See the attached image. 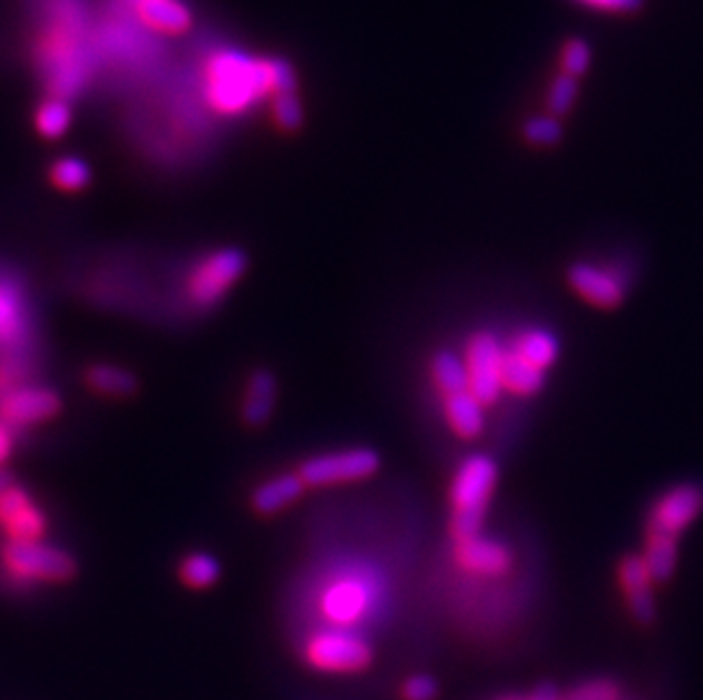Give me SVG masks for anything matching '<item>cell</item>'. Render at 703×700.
Returning a JSON list of instances; mask_svg holds the SVG:
<instances>
[{
    "label": "cell",
    "mask_w": 703,
    "mask_h": 700,
    "mask_svg": "<svg viewBox=\"0 0 703 700\" xmlns=\"http://www.w3.org/2000/svg\"><path fill=\"white\" fill-rule=\"evenodd\" d=\"M274 91V62L219 52L207 67V100L219 112L237 115Z\"/></svg>",
    "instance_id": "2"
},
{
    "label": "cell",
    "mask_w": 703,
    "mask_h": 700,
    "mask_svg": "<svg viewBox=\"0 0 703 700\" xmlns=\"http://www.w3.org/2000/svg\"><path fill=\"white\" fill-rule=\"evenodd\" d=\"M676 558H678V540L672 536H661V534H646L644 536V551L642 560L652 573L654 582H665L672 578L676 569Z\"/></svg>",
    "instance_id": "23"
},
{
    "label": "cell",
    "mask_w": 703,
    "mask_h": 700,
    "mask_svg": "<svg viewBox=\"0 0 703 700\" xmlns=\"http://www.w3.org/2000/svg\"><path fill=\"white\" fill-rule=\"evenodd\" d=\"M508 348L545 373L556 364V359L560 355V344H558L556 335L551 331H545V328L521 331L519 335L512 337Z\"/></svg>",
    "instance_id": "17"
},
{
    "label": "cell",
    "mask_w": 703,
    "mask_h": 700,
    "mask_svg": "<svg viewBox=\"0 0 703 700\" xmlns=\"http://www.w3.org/2000/svg\"><path fill=\"white\" fill-rule=\"evenodd\" d=\"M430 378L442 398L467 392V368L462 362V355H456L451 351H442L430 362Z\"/></svg>",
    "instance_id": "22"
},
{
    "label": "cell",
    "mask_w": 703,
    "mask_h": 700,
    "mask_svg": "<svg viewBox=\"0 0 703 700\" xmlns=\"http://www.w3.org/2000/svg\"><path fill=\"white\" fill-rule=\"evenodd\" d=\"M246 268V257L237 248L216 250L205 257L189 278L187 292L196 307H212L240 280Z\"/></svg>",
    "instance_id": "8"
},
{
    "label": "cell",
    "mask_w": 703,
    "mask_h": 700,
    "mask_svg": "<svg viewBox=\"0 0 703 700\" xmlns=\"http://www.w3.org/2000/svg\"><path fill=\"white\" fill-rule=\"evenodd\" d=\"M381 466V460L369 448H349L338 453H326L307 460L299 475L305 487H331V484L358 482L373 475Z\"/></svg>",
    "instance_id": "7"
},
{
    "label": "cell",
    "mask_w": 703,
    "mask_h": 700,
    "mask_svg": "<svg viewBox=\"0 0 703 700\" xmlns=\"http://www.w3.org/2000/svg\"><path fill=\"white\" fill-rule=\"evenodd\" d=\"M619 586L624 591V599L628 605L631 617L637 623H652L656 617V601H654V578L648 573L642 555H626L617 569Z\"/></svg>",
    "instance_id": "13"
},
{
    "label": "cell",
    "mask_w": 703,
    "mask_h": 700,
    "mask_svg": "<svg viewBox=\"0 0 703 700\" xmlns=\"http://www.w3.org/2000/svg\"><path fill=\"white\" fill-rule=\"evenodd\" d=\"M545 371L535 368L519 355H515L506 344L504 355V392L515 396H533L545 387Z\"/></svg>",
    "instance_id": "21"
},
{
    "label": "cell",
    "mask_w": 703,
    "mask_h": 700,
    "mask_svg": "<svg viewBox=\"0 0 703 700\" xmlns=\"http://www.w3.org/2000/svg\"><path fill=\"white\" fill-rule=\"evenodd\" d=\"M578 98V82L576 78H569L560 73L554 78V82L547 89V107L551 117H565Z\"/></svg>",
    "instance_id": "26"
},
{
    "label": "cell",
    "mask_w": 703,
    "mask_h": 700,
    "mask_svg": "<svg viewBox=\"0 0 703 700\" xmlns=\"http://www.w3.org/2000/svg\"><path fill=\"white\" fill-rule=\"evenodd\" d=\"M526 700H560V693L554 687H539L533 696H528Z\"/></svg>",
    "instance_id": "36"
},
{
    "label": "cell",
    "mask_w": 703,
    "mask_h": 700,
    "mask_svg": "<svg viewBox=\"0 0 703 700\" xmlns=\"http://www.w3.org/2000/svg\"><path fill=\"white\" fill-rule=\"evenodd\" d=\"M560 700H622V689L613 680H587L572 687Z\"/></svg>",
    "instance_id": "30"
},
{
    "label": "cell",
    "mask_w": 703,
    "mask_h": 700,
    "mask_svg": "<svg viewBox=\"0 0 703 700\" xmlns=\"http://www.w3.org/2000/svg\"><path fill=\"white\" fill-rule=\"evenodd\" d=\"M385 589L383 573L375 566L349 562L323 580L316 594V608L331 628L355 630L381 610Z\"/></svg>",
    "instance_id": "1"
},
{
    "label": "cell",
    "mask_w": 703,
    "mask_h": 700,
    "mask_svg": "<svg viewBox=\"0 0 703 700\" xmlns=\"http://www.w3.org/2000/svg\"><path fill=\"white\" fill-rule=\"evenodd\" d=\"M0 525L6 528L10 542H41L48 530L46 514L32 503L23 487H10L0 496Z\"/></svg>",
    "instance_id": "11"
},
{
    "label": "cell",
    "mask_w": 703,
    "mask_h": 700,
    "mask_svg": "<svg viewBox=\"0 0 703 700\" xmlns=\"http://www.w3.org/2000/svg\"><path fill=\"white\" fill-rule=\"evenodd\" d=\"M499 469L488 455H469L456 471L451 484V536L453 542L480 534L490 507Z\"/></svg>",
    "instance_id": "3"
},
{
    "label": "cell",
    "mask_w": 703,
    "mask_h": 700,
    "mask_svg": "<svg viewBox=\"0 0 703 700\" xmlns=\"http://www.w3.org/2000/svg\"><path fill=\"white\" fill-rule=\"evenodd\" d=\"M438 693V682L430 676H412L403 684L406 700H432Z\"/></svg>",
    "instance_id": "34"
},
{
    "label": "cell",
    "mask_w": 703,
    "mask_h": 700,
    "mask_svg": "<svg viewBox=\"0 0 703 700\" xmlns=\"http://www.w3.org/2000/svg\"><path fill=\"white\" fill-rule=\"evenodd\" d=\"M453 558H456V564L465 573H471L478 578H499L512 564L510 551L497 540H490V536H482V534L456 542Z\"/></svg>",
    "instance_id": "14"
},
{
    "label": "cell",
    "mask_w": 703,
    "mask_h": 700,
    "mask_svg": "<svg viewBox=\"0 0 703 700\" xmlns=\"http://www.w3.org/2000/svg\"><path fill=\"white\" fill-rule=\"evenodd\" d=\"M12 448H14L12 427L3 418H0V464H3L12 455Z\"/></svg>",
    "instance_id": "35"
},
{
    "label": "cell",
    "mask_w": 703,
    "mask_h": 700,
    "mask_svg": "<svg viewBox=\"0 0 703 700\" xmlns=\"http://www.w3.org/2000/svg\"><path fill=\"white\" fill-rule=\"evenodd\" d=\"M87 385L105 396H130L137 390V381L119 366L96 364L87 371Z\"/></svg>",
    "instance_id": "24"
},
{
    "label": "cell",
    "mask_w": 703,
    "mask_h": 700,
    "mask_svg": "<svg viewBox=\"0 0 703 700\" xmlns=\"http://www.w3.org/2000/svg\"><path fill=\"white\" fill-rule=\"evenodd\" d=\"M274 117H276L279 126L285 128V130H294V128L301 126L303 110H301V102L296 100L294 93L276 96V100H274Z\"/></svg>",
    "instance_id": "32"
},
{
    "label": "cell",
    "mask_w": 703,
    "mask_h": 700,
    "mask_svg": "<svg viewBox=\"0 0 703 700\" xmlns=\"http://www.w3.org/2000/svg\"><path fill=\"white\" fill-rule=\"evenodd\" d=\"M60 396L46 387H12L0 396V418L10 427L37 425L60 412Z\"/></svg>",
    "instance_id": "12"
},
{
    "label": "cell",
    "mask_w": 703,
    "mask_h": 700,
    "mask_svg": "<svg viewBox=\"0 0 703 700\" xmlns=\"http://www.w3.org/2000/svg\"><path fill=\"white\" fill-rule=\"evenodd\" d=\"M592 62V50L583 39H569L560 48V73L576 78L587 71Z\"/></svg>",
    "instance_id": "29"
},
{
    "label": "cell",
    "mask_w": 703,
    "mask_h": 700,
    "mask_svg": "<svg viewBox=\"0 0 703 700\" xmlns=\"http://www.w3.org/2000/svg\"><path fill=\"white\" fill-rule=\"evenodd\" d=\"M10 484H12L10 475H8L6 471H0V496H3V494H6V490L10 487Z\"/></svg>",
    "instance_id": "37"
},
{
    "label": "cell",
    "mask_w": 703,
    "mask_h": 700,
    "mask_svg": "<svg viewBox=\"0 0 703 700\" xmlns=\"http://www.w3.org/2000/svg\"><path fill=\"white\" fill-rule=\"evenodd\" d=\"M305 660L316 671L358 673L371 664L373 651L355 630L329 625L307 637Z\"/></svg>",
    "instance_id": "4"
},
{
    "label": "cell",
    "mask_w": 703,
    "mask_h": 700,
    "mask_svg": "<svg viewBox=\"0 0 703 700\" xmlns=\"http://www.w3.org/2000/svg\"><path fill=\"white\" fill-rule=\"evenodd\" d=\"M276 381L272 373L257 371L251 375L244 396V418L248 425H262L274 412Z\"/></svg>",
    "instance_id": "20"
},
{
    "label": "cell",
    "mask_w": 703,
    "mask_h": 700,
    "mask_svg": "<svg viewBox=\"0 0 703 700\" xmlns=\"http://www.w3.org/2000/svg\"><path fill=\"white\" fill-rule=\"evenodd\" d=\"M52 183L62 189H80L89 183V169L85 161L76 157L60 159L56 167H52Z\"/></svg>",
    "instance_id": "31"
},
{
    "label": "cell",
    "mask_w": 703,
    "mask_h": 700,
    "mask_svg": "<svg viewBox=\"0 0 703 700\" xmlns=\"http://www.w3.org/2000/svg\"><path fill=\"white\" fill-rule=\"evenodd\" d=\"M180 575H183V582L187 586H194V589H205L209 584L216 582V578H219V562H216L212 555L207 553H194L189 555L183 566H180Z\"/></svg>",
    "instance_id": "25"
},
{
    "label": "cell",
    "mask_w": 703,
    "mask_h": 700,
    "mask_svg": "<svg viewBox=\"0 0 703 700\" xmlns=\"http://www.w3.org/2000/svg\"><path fill=\"white\" fill-rule=\"evenodd\" d=\"M3 566L19 582H65L76 573L74 560L41 542H8Z\"/></svg>",
    "instance_id": "6"
},
{
    "label": "cell",
    "mask_w": 703,
    "mask_h": 700,
    "mask_svg": "<svg viewBox=\"0 0 703 700\" xmlns=\"http://www.w3.org/2000/svg\"><path fill=\"white\" fill-rule=\"evenodd\" d=\"M524 139L530 146L537 148H549L556 146L563 139V126L556 117L547 115V117H533L526 121L524 126Z\"/></svg>",
    "instance_id": "27"
},
{
    "label": "cell",
    "mask_w": 703,
    "mask_h": 700,
    "mask_svg": "<svg viewBox=\"0 0 703 700\" xmlns=\"http://www.w3.org/2000/svg\"><path fill=\"white\" fill-rule=\"evenodd\" d=\"M30 331L23 294L12 280H0V346H19Z\"/></svg>",
    "instance_id": "15"
},
{
    "label": "cell",
    "mask_w": 703,
    "mask_h": 700,
    "mask_svg": "<svg viewBox=\"0 0 703 700\" xmlns=\"http://www.w3.org/2000/svg\"><path fill=\"white\" fill-rule=\"evenodd\" d=\"M305 484L299 473L294 475H279L274 480H268L255 490L253 494V507L260 514H276L285 507H290L299 496L303 494Z\"/></svg>",
    "instance_id": "18"
},
{
    "label": "cell",
    "mask_w": 703,
    "mask_h": 700,
    "mask_svg": "<svg viewBox=\"0 0 703 700\" xmlns=\"http://www.w3.org/2000/svg\"><path fill=\"white\" fill-rule=\"evenodd\" d=\"M567 283L576 296L599 309H615L626 296V278L615 266L576 262L567 268Z\"/></svg>",
    "instance_id": "10"
},
{
    "label": "cell",
    "mask_w": 703,
    "mask_h": 700,
    "mask_svg": "<svg viewBox=\"0 0 703 700\" xmlns=\"http://www.w3.org/2000/svg\"><path fill=\"white\" fill-rule=\"evenodd\" d=\"M71 124V112L67 102L62 100H48L39 107L37 112V128L46 137H60Z\"/></svg>",
    "instance_id": "28"
},
{
    "label": "cell",
    "mask_w": 703,
    "mask_h": 700,
    "mask_svg": "<svg viewBox=\"0 0 703 700\" xmlns=\"http://www.w3.org/2000/svg\"><path fill=\"white\" fill-rule=\"evenodd\" d=\"M701 512H703V490L699 487V484H692V482L676 484V487L658 496L652 512H648L646 534H661V536L678 540V534L685 532Z\"/></svg>",
    "instance_id": "9"
},
{
    "label": "cell",
    "mask_w": 703,
    "mask_h": 700,
    "mask_svg": "<svg viewBox=\"0 0 703 700\" xmlns=\"http://www.w3.org/2000/svg\"><path fill=\"white\" fill-rule=\"evenodd\" d=\"M504 355L506 344L495 333H473L462 353L469 392L485 405H495L504 394Z\"/></svg>",
    "instance_id": "5"
},
{
    "label": "cell",
    "mask_w": 703,
    "mask_h": 700,
    "mask_svg": "<svg viewBox=\"0 0 703 700\" xmlns=\"http://www.w3.org/2000/svg\"><path fill=\"white\" fill-rule=\"evenodd\" d=\"M139 17L146 26L172 34L192 26V12L180 0H139Z\"/></svg>",
    "instance_id": "19"
},
{
    "label": "cell",
    "mask_w": 703,
    "mask_h": 700,
    "mask_svg": "<svg viewBox=\"0 0 703 700\" xmlns=\"http://www.w3.org/2000/svg\"><path fill=\"white\" fill-rule=\"evenodd\" d=\"M508 700H526V698H508Z\"/></svg>",
    "instance_id": "38"
},
{
    "label": "cell",
    "mask_w": 703,
    "mask_h": 700,
    "mask_svg": "<svg viewBox=\"0 0 703 700\" xmlns=\"http://www.w3.org/2000/svg\"><path fill=\"white\" fill-rule=\"evenodd\" d=\"M574 3L602 14H626L639 8V0H574Z\"/></svg>",
    "instance_id": "33"
},
{
    "label": "cell",
    "mask_w": 703,
    "mask_h": 700,
    "mask_svg": "<svg viewBox=\"0 0 703 700\" xmlns=\"http://www.w3.org/2000/svg\"><path fill=\"white\" fill-rule=\"evenodd\" d=\"M442 412L460 440H476L485 430V405L469 390L442 398Z\"/></svg>",
    "instance_id": "16"
}]
</instances>
